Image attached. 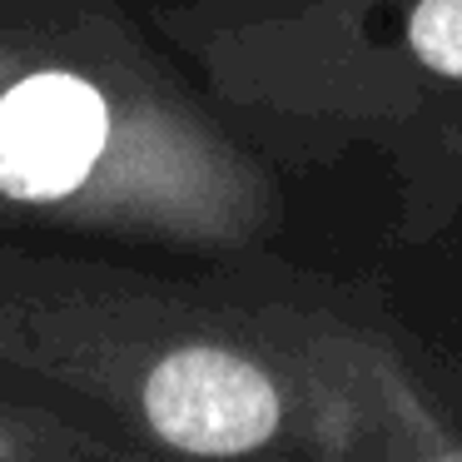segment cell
I'll use <instances>...</instances> for the list:
<instances>
[{"mask_svg": "<svg viewBox=\"0 0 462 462\" xmlns=\"http://www.w3.org/2000/svg\"><path fill=\"white\" fill-rule=\"evenodd\" d=\"M194 35L289 170L383 160L408 204L462 144V0H204Z\"/></svg>", "mask_w": 462, "mask_h": 462, "instance_id": "cell-1", "label": "cell"}, {"mask_svg": "<svg viewBox=\"0 0 462 462\" xmlns=\"http://www.w3.org/2000/svg\"><path fill=\"white\" fill-rule=\"evenodd\" d=\"M120 140L115 100L75 70H41L0 95V194L65 199L85 189Z\"/></svg>", "mask_w": 462, "mask_h": 462, "instance_id": "cell-2", "label": "cell"}, {"mask_svg": "<svg viewBox=\"0 0 462 462\" xmlns=\"http://www.w3.org/2000/svg\"><path fill=\"white\" fill-rule=\"evenodd\" d=\"M398 224H402L408 239H422V234H432V229H452V224L462 229V144L448 154V164H442V170L398 209Z\"/></svg>", "mask_w": 462, "mask_h": 462, "instance_id": "cell-3", "label": "cell"}]
</instances>
